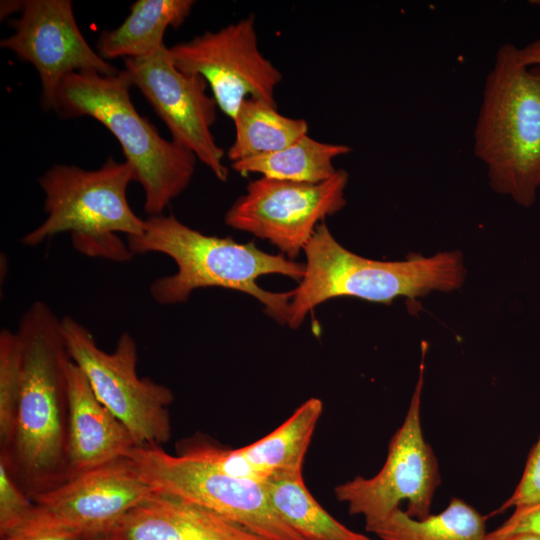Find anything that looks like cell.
Segmentation results:
<instances>
[{"label": "cell", "instance_id": "8", "mask_svg": "<svg viewBox=\"0 0 540 540\" xmlns=\"http://www.w3.org/2000/svg\"><path fill=\"white\" fill-rule=\"evenodd\" d=\"M421 346L418 380L403 423L389 442L383 467L373 477L357 476L334 490L350 514L364 517L366 528L385 520L403 501L408 503L405 512L413 518L423 519L431 514L441 479L436 456L421 426L426 342Z\"/></svg>", "mask_w": 540, "mask_h": 540}, {"label": "cell", "instance_id": "27", "mask_svg": "<svg viewBox=\"0 0 540 540\" xmlns=\"http://www.w3.org/2000/svg\"><path fill=\"white\" fill-rule=\"evenodd\" d=\"M530 532L540 535V500L515 507L511 516L498 528L486 534L485 540H500L514 533Z\"/></svg>", "mask_w": 540, "mask_h": 540}, {"label": "cell", "instance_id": "23", "mask_svg": "<svg viewBox=\"0 0 540 540\" xmlns=\"http://www.w3.org/2000/svg\"><path fill=\"white\" fill-rule=\"evenodd\" d=\"M21 384V344L16 332H0V449L10 447Z\"/></svg>", "mask_w": 540, "mask_h": 540}, {"label": "cell", "instance_id": "17", "mask_svg": "<svg viewBox=\"0 0 540 540\" xmlns=\"http://www.w3.org/2000/svg\"><path fill=\"white\" fill-rule=\"evenodd\" d=\"M192 0H138L130 6L125 20L103 31L97 52L105 60L146 57L164 47L169 27L181 26L194 6Z\"/></svg>", "mask_w": 540, "mask_h": 540}, {"label": "cell", "instance_id": "12", "mask_svg": "<svg viewBox=\"0 0 540 540\" xmlns=\"http://www.w3.org/2000/svg\"><path fill=\"white\" fill-rule=\"evenodd\" d=\"M124 65L132 86L139 89L165 123L172 141L225 182L229 175L225 151L211 130L218 106L206 92L205 79L178 70L166 46L146 57L124 59Z\"/></svg>", "mask_w": 540, "mask_h": 540}, {"label": "cell", "instance_id": "25", "mask_svg": "<svg viewBox=\"0 0 540 540\" xmlns=\"http://www.w3.org/2000/svg\"><path fill=\"white\" fill-rule=\"evenodd\" d=\"M34 503L13 479L0 459V535L1 539L18 528L32 513Z\"/></svg>", "mask_w": 540, "mask_h": 540}, {"label": "cell", "instance_id": "5", "mask_svg": "<svg viewBox=\"0 0 540 540\" xmlns=\"http://www.w3.org/2000/svg\"><path fill=\"white\" fill-rule=\"evenodd\" d=\"M131 80L123 69L115 75L81 71L67 75L57 92L56 111L65 118L90 117L104 125L121 145L135 182L144 191L148 216L163 214L190 184L196 157L139 114L130 97Z\"/></svg>", "mask_w": 540, "mask_h": 540}, {"label": "cell", "instance_id": "13", "mask_svg": "<svg viewBox=\"0 0 540 540\" xmlns=\"http://www.w3.org/2000/svg\"><path fill=\"white\" fill-rule=\"evenodd\" d=\"M153 491L132 461L121 458L33 494L31 515L14 531L58 528L82 535L108 532Z\"/></svg>", "mask_w": 540, "mask_h": 540}, {"label": "cell", "instance_id": "11", "mask_svg": "<svg viewBox=\"0 0 540 540\" xmlns=\"http://www.w3.org/2000/svg\"><path fill=\"white\" fill-rule=\"evenodd\" d=\"M169 53L178 70L205 79L217 106L232 121L247 98L276 104L274 93L283 76L258 47L253 14L177 43Z\"/></svg>", "mask_w": 540, "mask_h": 540}, {"label": "cell", "instance_id": "9", "mask_svg": "<svg viewBox=\"0 0 540 540\" xmlns=\"http://www.w3.org/2000/svg\"><path fill=\"white\" fill-rule=\"evenodd\" d=\"M153 489L200 505L263 540H304L276 513L261 482L231 477L161 446L127 455Z\"/></svg>", "mask_w": 540, "mask_h": 540}, {"label": "cell", "instance_id": "30", "mask_svg": "<svg viewBox=\"0 0 540 540\" xmlns=\"http://www.w3.org/2000/svg\"><path fill=\"white\" fill-rule=\"evenodd\" d=\"M25 0H9L1 1L0 15L1 20L7 18L12 13L22 11L24 8Z\"/></svg>", "mask_w": 540, "mask_h": 540}, {"label": "cell", "instance_id": "6", "mask_svg": "<svg viewBox=\"0 0 540 540\" xmlns=\"http://www.w3.org/2000/svg\"><path fill=\"white\" fill-rule=\"evenodd\" d=\"M45 194L43 222L21 242L38 246L59 233L69 232L73 247L88 257L127 262L134 255L119 234L141 235L145 219L137 216L127 200L135 182L132 167L108 157L95 170L58 164L38 179Z\"/></svg>", "mask_w": 540, "mask_h": 540}, {"label": "cell", "instance_id": "28", "mask_svg": "<svg viewBox=\"0 0 540 540\" xmlns=\"http://www.w3.org/2000/svg\"><path fill=\"white\" fill-rule=\"evenodd\" d=\"M85 535L58 528H22L1 540H82Z\"/></svg>", "mask_w": 540, "mask_h": 540}, {"label": "cell", "instance_id": "14", "mask_svg": "<svg viewBox=\"0 0 540 540\" xmlns=\"http://www.w3.org/2000/svg\"><path fill=\"white\" fill-rule=\"evenodd\" d=\"M14 32L0 46L34 66L41 81L44 109L57 108V92L69 74L96 71L120 72L92 49L81 33L69 0H25L19 18L11 21Z\"/></svg>", "mask_w": 540, "mask_h": 540}, {"label": "cell", "instance_id": "4", "mask_svg": "<svg viewBox=\"0 0 540 540\" xmlns=\"http://www.w3.org/2000/svg\"><path fill=\"white\" fill-rule=\"evenodd\" d=\"M305 274L291 291L287 324L297 328L315 306L334 297L351 296L390 304L433 291L460 288L466 277L463 254L446 251L430 257L378 261L356 255L339 244L321 222L304 248Z\"/></svg>", "mask_w": 540, "mask_h": 540}, {"label": "cell", "instance_id": "7", "mask_svg": "<svg viewBox=\"0 0 540 540\" xmlns=\"http://www.w3.org/2000/svg\"><path fill=\"white\" fill-rule=\"evenodd\" d=\"M68 353L91 389L130 431L136 446H161L172 433L169 407L173 392L137 373L134 337L123 332L112 352L101 349L91 331L70 316L61 318Z\"/></svg>", "mask_w": 540, "mask_h": 540}, {"label": "cell", "instance_id": "1", "mask_svg": "<svg viewBox=\"0 0 540 540\" xmlns=\"http://www.w3.org/2000/svg\"><path fill=\"white\" fill-rule=\"evenodd\" d=\"M21 384L13 438L0 454L29 496L68 477L66 465L68 371L72 361L61 319L42 301L21 315Z\"/></svg>", "mask_w": 540, "mask_h": 540}, {"label": "cell", "instance_id": "29", "mask_svg": "<svg viewBox=\"0 0 540 540\" xmlns=\"http://www.w3.org/2000/svg\"><path fill=\"white\" fill-rule=\"evenodd\" d=\"M519 53L527 65H540V38L519 47Z\"/></svg>", "mask_w": 540, "mask_h": 540}, {"label": "cell", "instance_id": "19", "mask_svg": "<svg viewBox=\"0 0 540 540\" xmlns=\"http://www.w3.org/2000/svg\"><path fill=\"white\" fill-rule=\"evenodd\" d=\"M350 152L346 144L321 142L307 134L279 151L231 163V168L241 175L316 184L330 179L338 170L334 159Z\"/></svg>", "mask_w": 540, "mask_h": 540}, {"label": "cell", "instance_id": "33", "mask_svg": "<svg viewBox=\"0 0 540 540\" xmlns=\"http://www.w3.org/2000/svg\"><path fill=\"white\" fill-rule=\"evenodd\" d=\"M530 3H533L534 5L540 7V0L530 1Z\"/></svg>", "mask_w": 540, "mask_h": 540}, {"label": "cell", "instance_id": "21", "mask_svg": "<svg viewBox=\"0 0 540 540\" xmlns=\"http://www.w3.org/2000/svg\"><path fill=\"white\" fill-rule=\"evenodd\" d=\"M322 410L321 400L310 398L275 430L239 448V451L268 476L275 473H300Z\"/></svg>", "mask_w": 540, "mask_h": 540}, {"label": "cell", "instance_id": "3", "mask_svg": "<svg viewBox=\"0 0 540 540\" xmlns=\"http://www.w3.org/2000/svg\"><path fill=\"white\" fill-rule=\"evenodd\" d=\"M473 139L490 187L532 206L540 187V65H527L513 43L498 48L486 75Z\"/></svg>", "mask_w": 540, "mask_h": 540}, {"label": "cell", "instance_id": "16", "mask_svg": "<svg viewBox=\"0 0 540 540\" xmlns=\"http://www.w3.org/2000/svg\"><path fill=\"white\" fill-rule=\"evenodd\" d=\"M136 444L128 428L94 394L81 369L68 371V477L125 458Z\"/></svg>", "mask_w": 540, "mask_h": 540}, {"label": "cell", "instance_id": "32", "mask_svg": "<svg viewBox=\"0 0 540 540\" xmlns=\"http://www.w3.org/2000/svg\"><path fill=\"white\" fill-rule=\"evenodd\" d=\"M82 540H111L106 532L85 535Z\"/></svg>", "mask_w": 540, "mask_h": 540}, {"label": "cell", "instance_id": "26", "mask_svg": "<svg viewBox=\"0 0 540 540\" xmlns=\"http://www.w3.org/2000/svg\"><path fill=\"white\" fill-rule=\"evenodd\" d=\"M540 500V437L531 449L521 479L512 495L497 512L531 504Z\"/></svg>", "mask_w": 540, "mask_h": 540}, {"label": "cell", "instance_id": "20", "mask_svg": "<svg viewBox=\"0 0 540 540\" xmlns=\"http://www.w3.org/2000/svg\"><path fill=\"white\" fill-rule=\"evenodd\" d=\"M235 138L227 151L231 163L279 151L308 133V123L285 116L276 104L247 98L235 118Z\"/></svg>", "mask_w": 540, "mask_h": 540}, {"label": "cell", "instance_id": "15", "mask_svg": "<svg viewBox=\"0 0 540 540\" xmlns=\"http://www.w3.org/2000/svg\"><path fill=\"white\" fill-rule=\"evenodd\" d=\"M106 533L111 540H263L200 505L155 489Z\"/></svg>", "mask_w": 540, "mask_h": 540}, {"label": "cell", "instance_id": "10", "mask_svg": "<svg viewBox=\"0 0 540 540\" xmlns=\"http://www.w3.org/2000/svg\"><path fill=\"white\" fill-rule=\"evenodd\" d=\"M348 177L343 169L316 184L261 176L248 183L246 193L227 211L225 223L268 240L288 258H295L318 223L345 206Z\"/></svg>", "mask_w": 540, "mask_h": 540}, {"label": "cell", "instance_id": "24", "mask_svg": "<svg viewBox=\"0 0 540 540\" xmlns=\"http://www.w3.org/2000/svg\"><path fill=\"white\" fill-rule=\"evenodd\" d=\"M177 455L231 477L250 479L261 483L269 477L252 465L239 449L223 448L204 438L194 437L183 440L177 446Z\"/></svg>", "mask_w": 540, "mask_h": 540}, {"label": "cell", "instance_id": "22", "mask_svg": "<svg viewBox=\"0 0 540 540\" xmlns=\"http://www.w3.org/2000/svg\"><path fill=\"white\" fill-rule=\"evenodd\" d=\"M366 530L380 540H485L487 534L485 518L456 497L439 514L416 519L398 508Z\"/></svg>", "mask_w": 540, "mask_h": 540}, {"label": "cell", "instance_id": "2", "mask_svg": "<svg viewBox=\"0 0 540 540\" xmlns=\"http://www.w3.org/2000/svg\"><path fill=\"white\" fill-rule=\"evenodd\" d=\"M126 242L134 256L161 253L175 262L177 271L156 278L149 288L154 301L162 305L184 303L199 288L222 287L255 297L272 317L287 324L291 291L270 292L256 280L261 275L282 274L300 281L305 274V264L283 254H268L254 243L203 234L173 214L148 216L144 232L126 237Z\"/></svg>", "mask_w": 540, "mask_h": 540}, {"label": "cell", "instance_id": "18", "mask_svg": "<svg viewBox=\"0 0 540 540\" xmlns=\"http://www.w3.org/2000/svg\"><path fill=\"white\" fill-rule=\"evenodd\" d=\"M262 485L276 513L304 540H372L331 516L307 489L302 472L275 473Z\"/></svg>", "mask_w": 540, "mask_h": 540}, {"label": "cell", "instance_id": "31", "mask_svg": "<svg viewBox=\"0 0 540 540\" xmlns=\"http://www.w3.org/2000/svg\"><path fill=\"white\" fill-rule=\"evenodd\" d=\"M500 540H540V535L530 532L514 533Z\"/></svg>", "mask_w": 540, "mask_h": 540}]
</instances>
